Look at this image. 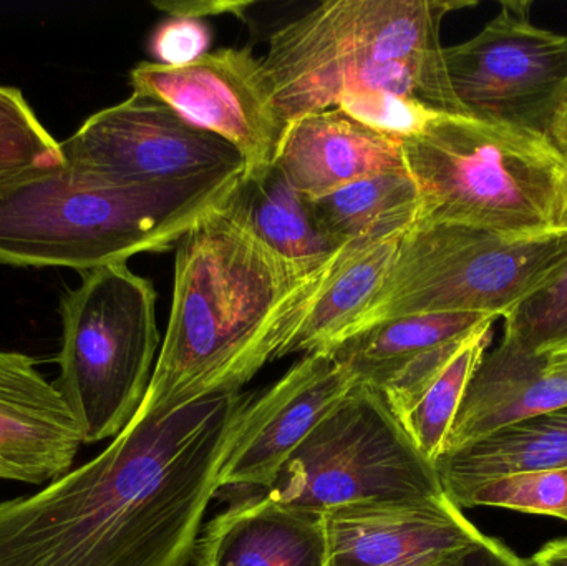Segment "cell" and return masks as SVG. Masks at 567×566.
I'll return each mask as SVG.
<instances>
[{
  "label": "cell",
  "instance_id": "52a82bcc",
  "mask_svg": "<svg viewBox=\"0 0 567 566\" xmlns=\"http://www.w3.org/2000/svg\"><path fill=\"white\" fill-rule=\"evenodd\" d=\"M62 346L53 388L83 432V444L115 439L152 382L159 348L156 291L126 263L82 272L60 299Z\"/></svg>",
  "mask_w": 567,
  "mask_h": 566
},
{
  "label": "cell",
  "instance_id": "7a4b0ae2",
  "mask_svg": "<svg viewBox=\"0 0 567 566\" xmlns=\"http://www.w3.org/2000/svg\"><path fill=\"white\" fill-rule=\"evenodd\" d=\"M363 245L306 271L266 246L228 203L203 218L176 246L168 329L140 409L166 414L241 391L281 359L317 296Z\"/></svg>",
  "mask_w": 567,
  "mask_h": 566
},
{
  "label": "cell",
  "instance_id": "1f68e13d",
  "mask_svg": "<svg viewBox=\"0 0 567 566\" xmlns=\"http://www.w3.org/2000/svg\"><path fill=\"white\" fill-rule=\"evenodd\" d=\"M525 562L526 566H567V538L549 542Z\"/></svg>",
  "mask_w": 567,
  "mask_h": 566
},
{
  "label": "cell",
  "instance_id": "9a60e30c",
  "mask_svg": "<svg viewBox=\"0 0 567 566\" xmlns=\"http://www.w3.org/2000/svg\"><path fill=\"white\" fill-rule=\"evenodd\" d=\"M223 492L231 505L203 528L193 566H327L323 514L261 492Z\"/></svg>",
  "mask_w": 567,
  "mask_h": 566
},
{
  "label": "cell",
  "instance_id": "d6a6232c",
  "mask_svg": "<svg viewBox=\"0 0 567 566\" xmlns=\"http://www.w3.org/2000/svg\"><path fill=\"white\" fill-rule=\"evenodd\" d=\"M548 366L553 371L567 378V346L558 351L548 352Z\"/></svg>",
  "mask_w": 567,
  "mask_h": 566
},
{
  "label": "cell",
  "instance_id": "836d02e7",
  "mask_svg": "<svg viewBox=\"0 0 567 566\" xmlns=\"http://www.w3.org/2000/svg\"><path fill=\"white\" fill-rule=\"evenodd\" d=\"M563 228H567V208L565 212V216H563Z\"/></svg>",
  "mask_w": 567,
  "mask_h": 566
},
{
  "label": "cell",
  "instance_id": "83f0119b",
  "mask_svg": "<svg viewBox=\"0 0 567 566\" xmlns=\"http://www.w3.org/2000/svg\"><path fill=\"white\" fill-rule=\"evenodd\" d=\"M212 30L198 19L172 17L156 27L150 39V52L156 63L179 66L195 62L208 53L212 47Z\"/></svg>",
  "mask_w": 567,
  "mask_h": 566
},
{
  "label": "cell",
  "instance_id": "2e32d148",
  "mask_svg": "<svg viewBox=\"0 0 567 566\" xmlns=\"http://www.w3.org/2000/svg\"><path fill=\"white\" fill-rule=\"evenodd\" d=\"M272 165L307 199L405 168L400 140L367 128L339 109L309 113L287 125Z\"/></svg>",
  "mask_w": 567,
  "mask_h": 566
},
{
  "label": "cell",
  "instance_id": "8fae6325",
  "mask_svg": "<svg viewBox=\"0 0 567 566\" xmlns=\"http://www.w3.org/2000/svg\"><path fill=\"white\" fill-rule=\"evenodd\" d=\"M130 85L231 143L248 169L275 163L286 126L251 47L219 49L179 66L140 62Z\"/></svg>",
  "mask_w": 567,
  "mask_h": 566
},
{
  "label": "cell",
  "instance_id": "ac0fdd59",
  "mask_svg": "<svg viewBox=\"0 0 567 566\" xmlns=\"http://www.w3.org/2000/svg\"><path fill=\"white\" fill-rule=\"evenodd\" d=\"M496 319L413 362L379 391L432 464L445 452L466 389L492 342Z\"/></svg>",
  "mask_w": 567,
  "mask_h": 566
},
{
  "label": "cell",
  "instance_id": "603a6c76",
  "mask_svg": "<svg viewBox=\"0 0 567 566\" xmlns=\"http://www.w3.org/2000/svg\"><path fill=\"white\" fill-rule=\"evenodd\" d=\"M403 235L367 243L357 249L317 296L281 359L297 352H332L342 342L347 329L382 288Z\"/></svg>",
  "mask_w": 567,
  "mask_h": 566
},
{
  "label": "cell",
  "instance_id": "9c48e42d",
  "mask_svg": "<svg viewBox=\"0 0 567 566\" xmlns=\"http://www.w3.org/2000/svg\"><path fill=\"white\" fill-rule=\"evenodd\" d=\"M532 2H503L482 32L445 47L466 116L545 135L567 95V35L532 22Z\"/></svg>",
  "mask_w": 567,
  "mask_h": 566
},
{
  "label": "cell",
  "instance_id": "44dd1931",
  "mask_svg": "<svg viewBox=\"0 0 567 566\" xmlns=\"http://www.w3.org/2000/svg\"><path fill=\"white\" fill-rule=\"evenodd\" d=\"M492 318L496 316L478 312L403 316L347 339L332 354L349 369L355 384L380 391L423 356L465 338Z\"/></svg>",
  "mask_w": 567,
  "mask_h": 566
},
{
  "label": "cell",
  "instance_id": "e0dca14e",
  "mask_svg": "<svg viewBox=\"0 0 567 566\" xmlns=\"http://www.w3.org/2000/svg\"><path fill=\"white\" fill-rule=\"evenodd\" d=\"M563 405H567V378L549 368L548 354H529L502 341L476 368L445 452Z\"/></svg>",
  "mask_w": 567,
  "mask_h": 566
},
{
  "label": "cell",
  "instance_id": "8992f818",
  "mask_svg": "<svg viewBox=\"0 0 567 566\" xmlns=\"http://www.w3.org/2000/svg\"><path fill=\"white\" fill-rule=\"evenodd\" d=\"M566 266L567 228L515 236L456 223H416L400 238L382 288L342 342L403 316L503 318Z\"/></svg>",
  "mask_w": 567,
  "mask_h": 566
},
{
  "label": "cell",
  "instance_id": "4316f807",
  "mask_svg": "<svg viewBox=\"0 0 567 566\" xmlns=\"http://www.w3.org/2000/svg\"><path fill=\"white\" fill-rule=\"evenodd\" d=\"M333 109L367 128L400 142L415 138L439 113H443L410 96L373 90H350L340 95Z\"/></svg>",
  "mask_w": 567,
  "mask_h": 566
},
{
  "label": "cell",
  "instance_id": "ba28073f",
  "mask_svg": "<svg viewBox=\"0 0 567 566\" xmlns=\"http://www.w3.org/2000/svg\"><path fill=\"white\" fill-rule=\"evenodd\" d=\"M261 494L320 514L357 502L445 497L435 464L383 395L360 384L310 432Z\"/></svg>",
  "mask_w": 567,
  "mask_h": 566
},
{
  "label": "cell",
  "instance_id": "ffe728a7",
  "mask_svg": "<svg viewBox=\"0 0 567 566\" xmlns=\"http://www.w3.org/2000/svg\"><path fill=\"white\" fill-rule=\"evenodd\" d=\"M567 467V405L508 425L435 462L446 497L488 478Z\"/></svg>",
  "mask_w": 567,
  "mask_h": 566
},
{
  "label": "cell",
  "instance_id": "5b68a950",
  "mask_svg": "<svg viewBox=\"0 0 567 566\" xmlns=\"http://www.w3.org/2000/svg\"><path fill=\"white\" fill-rule=\"evenodd\" d=\"M402 158L422 198L416 223L515 236L563 228L567 163L543 133L439 113L403 140Z\"/></svg>",
  "mask_w": 567,
  "mask_h": 566
},
{
  "label": "cell",
  "instance_id": "d6986e66",
  "mask_svg": "<svg viewBox=\"0 0 567 566\" xmlns=\"http://www.w3.org/2000/svg\"><path fill=\"white\" fill-rule=\"evenodd\" d=\"M228 206L266 246L306 271L322 268L349 246L322 231L309 199L275 165L248 169Z\"/></svg>",
  "mask_w": 567,
  "mask_h": 566
},
{
  "label": "cell",
  "instance_id": "7c38bea8",
  "mask_svg": "<svg viewBox=\"0 0 567 566\" xmlns=\"http://www.w3.org/2000/svg\"><path fill=\"white\" fill-rule=\"evenodd\" d=\"M355 385L332 352L303 354L251 404L218 475L219 491H268L290 455Z\"/></svg>",
  "mask_w": 567,
  "mask_h": 566
},
{
  "label": "cell",
  "instance_id": "5bb4252c",
  "mask_svg": "<svg viewBox=\"0 0 567 566\" xmlns=\"http://www.w3.org/2000/svg\"><path fill=\"white\" fill-rule=\"evenodd\" d=\"M82 445L79 421L39 371V361L0 349V481H56Z\"/></svg>",
  "mask_w": 567,
  "mask_h": 566
},
{
  "label": "cell",
  "instance_id": "f1b7e54d",
  "mask_svg": "<svg viewBox=\"0 0 567 566\" xmlns=\"http://www.w3.org/2000/svg\"><path fill=\"white\" fill-rule=\"evenodd\" d=\"M153 6L172 17L198 19L212 16H236L245 19L246 10L252 2H228V0H175V2H155Z\"/></svg>",
  "mask_w": 567,
  "mask_h": 566
},
{
  "label": "cell",
  "instance_id": "cb8c5ba5",
  "mask_svg": "<svg viewBox=\"0 0 567 566\" xmlns=\"http://www.w3.org/2000/svg\"><path fill=\"white\" fill-rule=\"evenodd\" d=\"M63 165L60 142L17 86L0 85V188Z\"/></svg>",
  "mask_w": 567,
  "mask_h": 566
},
{
  "label": "cell",
  "instance_id": "30bf717a",
  "mask_svg": "<svg viewBox=\"0 0 567 566\" xmlns=\"http://www.w3.org/2000/svg\"><path fill=\"white\" fill-rule=\"evenodd\" d=\"M60 150L66 168L109 185H152L248 169L231 143L138 92L93 113Z\"/></svg>",
  "mask_w": 567,
  "mask_h": 566
},
{
  "label": "cell",
  "instance_id": "3957f363",
  "mask_svg": "<svg viewBox=\"0 0 567 566\" xmlns=\"http://www.w3.org/2000/svg\"><path fill=\"white\" fill-rule=\"evenodd\" d=\"M246 172L132 186L93 182L65 165L35 173L0 188V265L82 275L176 249L229 202Z\"/></svg>",
  "mask_w": 567,
  "mask_h": 566
},
{
  "label": "cell",
  "instance_id": "d4e9b609",
  "mask_svg": "<svg viewBox=\"0 0 567 566\" xmlns=\"http://www.w3.org/2000/svg\"><path fill=\"white\" fill-rule=\"evenodd\" d=\"M458 508L495 507L567 522V467L488 478L450 498Z\"/></svg>",
  "mask_w": 567,
  "mask_h": 566
},
{
  "label": "cell",
  "instance_id": "6da1fadb",
  "mask_svg": "<svg viewBox=\"0 0 567 566\" xmlns=\"http://www.w3.org/2000/svg\"><path fill=\"white\" fill-rule=\"evenodd\" d=\"M252 399L235 391L166 414L138 409L102 454L0 502V566H193Z\"/></svg>",
  "mask_w": 567,
  "mask_h": 566
},
{
  "label": "cell",
  "instance_id": "4fadbf2b",
  "mask_svg": "<svg viewBox=\"0 0 567 566\" xmlns=\"http://www.w3.org/2000/svg\"><path fill=\"white\" fill-rule=\"evenodd\" d=\"M323 521L327 566H450L485 537L446 495L340 505Z\"/></svg>",
  "mask_w": 567,
  "mask_h": 566
},
{
  "label": "cell",
  "instance_id": "7402d4cb",
  "mask_svg": "<svg viewBox=\"0 0 567 566\" xmlns=\"http://www.w3.org/2000/svg\"><path fill=\"white\" fill-rule=\"evenodd\" d=\"M309 203L322 231L340 246L403 235L422 212L419 188L405 168L359 179Z\"/></svg>",
  "mask_w": 567,
  "mask_h": 566
},
{
  "label": "cell",
  "instance_id": "277c9868",
  "mask_svg": "<svg viewBox=\"0 0 567 566\" xmlns=\"http://www.w3.org/2000/svg\"><path fill=\"white\" fill-rule=\"evenodd\" d=\"M458 0H330L276 30L262 72L284 126L336 106L350 90L410 95L413 60L443 55Z\"/></svg>",
  "mask_w": 567,
  "mask_h": 566
},
{
  "label": "cell",
  "instance_id": "484cf974",
  "mask_svg": "<svg viewBox=\"0 0 567 566\" xmlns=\"http://www.w3.org/2000/svg\"><path fill=\"white\" fill-rule=\"evenodd\" d=\"M505 319L503 341L529 352L548 354L567 346V266L516 305Z\"/></svg>",
  "mask_w": 567,
  "mask_h": 566
},
{
  "label": "cell",
  "instance_id": "4dcf8cb0",
  "mask_svg": "<svg viewBox=\"0 0 567 566\" xmlns=\"http://www.w3.org/2000/svg\"><path fill=\"white\" fill-rule=\"evenodd\" d=\"M545 135L548 142L551 143L553 148L567 163V95L561 105L556 109L555 115L549 120Z\"/></svg>",
  "mask_w": 567,
  "mask_h": 566
},
{
  "label": "cell",
  "instance_id": "f546056e",
  "mask_svg": "<svg viewBox=\"0 0 567 566\" xmlns=\"http://www.w3.org/2000/svg\"><path fill=\"white\" fill-rule=\"evenodd\" d=\"M450 566H526V562L502 542L485 535Z\"/></svg>",
  "mask_w": 567,
  "mask_h": 566
}]
</instances>
